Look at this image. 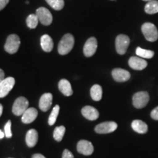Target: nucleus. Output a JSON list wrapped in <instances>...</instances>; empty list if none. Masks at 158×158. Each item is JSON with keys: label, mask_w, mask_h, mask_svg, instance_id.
<instances>
[{"label": "nucleus", "mask_w": 158, "mask_h": 158, "mask_svg": "<svg viewBox=\"0 0 158 158\" xmlns=\"http://www.w3.org/2000/svg\"><path fill=\"white\" fill-rule=\"evenodd\" d=\"M117 124L114 122H105L98 124L94 130L98 134H107L115 131L117 129Z\"/></svg>", "instance_id": "obj_9"}, {"label": "nucleus", "mask_w": 158, "mask_h": 158, "mask_svg": "<svg viewBox=\"0 0 158 158\" xmlns=\"http://www.w3.org/2000/svg\"><path fill=\"white\" fill-rule=\"evenodd\" d=\"M141 31L147 40L155 42L158 39V31L157 27L152 23H145L142 25Z\"/></svg>", "instance_id": "obj_2"}, {"label": "nucleus", "mask_w": 158, "mask_h": 158, "mask_svg": "<svg viewBox=\"0 0 158 158\" xmlns=\"http://www.w3.org/2000/svg\"><path fill=\"white\" fill-rule=\"evenodd\" d=\"M38 141V133L36 130L31 129L26 135V143L29 147H34Z\"/></svg>", "instance_id": "obj_17"}, {"label": "nucleus", "mask_w": 158, "mask_h": 158, "mask_svg": "<svg viewBox=\"0 0 158 158\" xmlns=\"http://www.w3.org/2000/svg\"><path fill=\"white\" fill-rule=\"evenodd\" d=\"M81 114L86 119L90 121H94L99 117V111L92 106H84L81 109Z\"/></svg>", "instance_id": "obj_14"}, {"label": "nucleus", "mask_w": 158, "mask_h": 158, "mask_svg": "<svg viewBox=\"0 0 158 158\" xmlns=\"http://www.w3.org/2000/svg\"><path fill=\"white\" fill-rule=\"evenodd\" d=\"M74 37L71 34L64 35L58 45V52L61 55L69 54L74 46Z\"/></svg>", "instance_id": "obj_1"}, {"label": "nucleus", "mask_w": 158, "mask_h": 158, "mask_svg": "<svg viewBox=\"0 0 158 158\" xmlns=\"http://www.w3.org/2000/svg\"><path fill=\"white\" fill-rule=\"evenodd\" d=\"M98 48V40L95 37H90L85 43L84 46V54L85 56L90 57L95 54Z\"/></svg>", "instance_id": "obj_10"}, {"label": "nucleus", "mask_w": 158, "mask_h": 158, "mask_svg": "<svg viewBox=\"0 0 158 158\" xmlns=\"http://www.w3.org/2000/svg\"><path fill=\"white\" fill-rule=\"evenodd\" d=\"M130 67L133 70H142L147 67V62L139 56L130 57L128 62Z\"/></svg>", "instance_id": "obj_13"}, {"label": "nucleus", "mask_w": 158, "mask_h": 158, "mask_svg": "<svg viewBox=\"0 0 158 158\" xmlns=\"http://www.w3.org/2000/svg\"><path fill=\"white\" fill-rule=\"evenodd\" d=\"M2 112H3V106L2 105L0 104V116H1L2 114Z\"/></svg>", "instance_id": "obj_35"}, {"label": "nucleus", "mask_w": 158, "mask_h": 158, "mask_svg": "<svg viewBox=\"0 0 158 158\" xmlns=\"http://www.w3.org/2000/svg\"><path fill=\"white\" fill-rule=\"evenodd\" d=\"M113 78L117 82H125L130 78V73L127 70L121 68H115L112 70Z\"/></svg>", "instance_id": "obj_12"}, {"label": "nucleus", "mask_w": 158, "mask_h": 158, "mask_svg": "<svg viewBox=\"0 0 158 158\" xmlns=\"http://www.w3.org/2000/svg\"><path fill=\"white\" fill-rule=\"evenodd\" d=\"M28 100L24 97H19L15 100L12 110L15 116H22L26 110L28 109Z\"/></svg>", "instance_id": "obj_4"}, {"label": "nucleus", "mask_w": 158, "mask_h": 158, "mask_svg": "<svg viewBox=\"0 0 158 158\" xmlns=\"http://www.w3.org/2000/svg\"><path fill=\"white\" fill-rule=\"evenodd\" d=\"M15 83L14 78L8 77L0 82V98H5L13 88Z\"/></svg>", "instance_id": "obj_8"}, {"label": "nucleus", "mask_w": 158, "mask_h": 158, "mask_svg": "<svg viewBox=\"0 0 158 158\" xmlns=\"http://www.w3.org/2000/svg\"><path fill=\"white\" fill-rule=\"evenodd\" d=\"M4 79H5V72L0 68V82L2 81Z\"/></svg>", "instance_id": "obj_32"}, {"label": "nucleus", "mask_w": 158, "mask_h": 158, "mask_svg": "<svg viewBox=\"0 0 158 158\" xmlns=\"http://www.w3.org/2000/svg\"><path fill=\"white\" fill-rule=\"evenodd\" d=\"M20 44H21V40L17 35H10L7 37L5 44V50L9 54H13L19 50Z\"/></svg>", "instance_id": "obj_3"}, {"label": "nucleus", "mask_w": 158, "mask_h": 158, "mask_svg": "<svg viewBox=\"0 0 158 158\" xmlns=\"http://www.w3.org/2000/svg\"><path fill=\"white\" fill-rule=\"evenodd\" d=\"M145 12L148 14H155L158 13V1L152 0L145 6Z\"/></svg>", "instance_id": "obj_22"}, {"label": "nucleus", "mask_w": 158, "mask_h": 158, "mask_svg": "<svg viewBox=\"0 0 158 158\" xmlns=\"http://www.w3.org/2000/svg\"><path fill=\"white\" fill-rule=\"evenodd\" d=\"M132 128H133L134 131H135L136 133H140V134H145L147 133L148 131V126L147 124L143 122L141 120H134L131 124Z\"/></svg>", "instance_id": "obj_20"}, {"label": "nucleus", "mask_w": 158, "mask_h": 158, "mask_svg": "<svg viewBox=\"0 0 158 158\" xmlns=\"http://www.w3.org/2000/svg\"><path fill=\"white\" fill-rule=\"evenodd\" d=\"M41 48L45 52H51L54 47V42L51 37L48 35H44L40 38Z\"/></svg>", "instance_id": "obj_19"}, {"label": "nucleus", "mask_w": 158, "mask_h": 158, "mask_svg": "<svg viewBox=\"0 0 158 158\" xmlns=\"http://www.w3.org/2000/svg\"><path fill=\"white\" fill-rule=\"evenodd\" d=\"M135 53L138 56L144 59H151L152 58L154 55H155V52H154L153 51L147 50V49L141 48H140V47H138V48H136Z\"/></svg>", "instance_id": "obj_23"}, {"label": "nucleus", "mask_w": 158, "mask_h": 158, "mask_svg": "<svg viewBox=\"0 0 158 158\" xmlns=\"http://www.w3.org/2000/svg\"><path fill=\"white\" fill-rule=\"evenodd\" d=\"M5 133H3L2 131L1 130H0V139H2V138L5 137Z\"/></svg>", "instance_id": "obj_34"}, {"label": "nucleus", "mask_w": 158, "mask_h": 158, "mask_svg": "<svg viewBox=\"0 0 158 158\" xmlns=\"http://www.w3.org/2000/svg\"><path fill=\"white\" fill-rule=\"evenodd\" d=\"M151 116L153 119L158 120V106L152 110Z\"/></svg>", "instance_id": "obj_30"}, {"label": "nucleus", "mask_w": 158, "mask_h": 158, "mask_svg": "<svg viewBox=\"0 0 158 158\" xmlns=\"http://www.w3.org/2000/svg\"><path fill=\"white\" fill-rule=\"evenodd\" d=\"M4 129H5V137L7 138H11L12 135H13V134H12V132H11V121L10 120H9V121L6 123L5 128H4Z\"/></svg>", "instance_id": "obj_28"}, {"label": "nucleus", "mask_w": 158, "mask_h": 158, "mask_svg": "<svg viewBox=\"0 0 158 158\" xmlns=\"http://www.w3.org/2000/svg\"><path fill=\"white\" fill-rule=\"evenodd\" d=\"M10 0H0V10H3L9 3Z\"/></svg>", "instance_id": "obj_31"}, {"label": "nucleus", "mask_w": 158, "mask_h": 158, "mask_svg": "<svg viewBox=\"0 0 158 158\" xmlns=\"http://www.w3.org/2000/svg\"><path fill=\"white\" fill-rule=\"evenodd\" d=\"M37 114V109L35 108H29L21 116V121L24 124H30L36 119Z\"/></svg>", "instance_id": "obj_16"}, {"label": "nucleus", "mask_w": 158, "mask_h": 158, "mask_svg": "<svg viewBox=\"0 0 158 158\" xmlns=\"http://www.w3.org/2000/svg\"><path fill=\"white\" fill-rule=\"evenodd\" d=\"M143 1H146V2H150V1H152V0H143Z\"/></svg>", "instance_id": "obj_36"}, {"label": "nucleus", "mask_w": 158, "mask_h": 158, "mask_svg": "<svg viewBox=\"0 0 158 158\" xmlns=\"http://www.w3.org/2000/svg\"><path fill=\"white\" fill-rule=\"evenodd\" d=\"M58 86L59 91L65 96H71L73 93V91L72 89L70 83L68 80H66V79H62L59 82Z\"/></svg>", "instance_id": "obj_18"}, {"label": "nucleus", "mask_w": 158, "mask_h": 158, "mask_svg": "<svg viewBox=\"0 0 158 158\" xmlns=\"http://www.w3.org/2000/svg\"><path fill=\"white\" fill-rule=\"evenodd\" d=\"M129 37L125 35H118L116 38V50L118 54L123 55L130 45Z\"/></svg>", "instance_id": "obj_6"}, {"label": "nucleus", "mask_w": 158, "mask_h": 158, "mask_svg": "<svg viewBox=\"0 0 158 158\" xmlns=\"http://www.w3.org/2000/svg\"><path fill=\"white\" fill-rule=\"evenodd\" d=\"M32 158H46L41 154H35L32 155Z\"/></svg>", "instance_id": "obj_33"}, {"label": "nucleus", "mask_w": 158, "mask_h": 158, "mask_svg": "<svg viewBox=\"0 0 158 158\" xmlns=\"http://www.w3.org/2000/svg\"><path fill=\"white\" fill-rule=\"evenodd\" d=\"M90 94L92 100L94 101H100L102 99V87L98 84H95L92 86L90 89Z\"/></svg>", "instance_id": "obj_21"}, {"label": "nucleus", "mask_w": 158, "mask_h": 158, "mask_svg": "<svg viewBox=\"0 0 158 158\" xmlns=\"http://www.w3.org/2000/svg\"><path fill=\"white\" fill-rule=\"evenodd\" d=\"M45 1L55 10H61L64 7V0H45Z\"/></svg>", "instance_id": "obj_25"}, {"label": "nucleus", "mask_w": 158, "mask_h": 158, "mask_svg": "<svg viewBox=\"0 0 158 158\" xmlns=\"http://www.w3.org/2000/svg\"><path fill=\"white\" fill-rule=\"evenodd\" d=\"M149 101V95L147 92H138L133 97V104L136 108H143Z\"/></svg>", "instance_id": "obj_5"}, {"label": "nucleus", "mask_w": 158, "mask_h": 158, "mask_svg": "<svg viewBox=\"0 0 158 158\" xmlns=\"http://www.w3.org/2000/svg\"><path fill=\"white\" fill-rule=\"evenodd\" d=\"M36 15L38 18L40 22L45 26H48L52 23V14L48 9L45 7H39L36 10Z\"/></svg>", "instance_id": "obj_7"}, {"label": "nucleus", "mask_w": 158, "mask_h": 158, "mask_svg": "<svg viewBox=\"0 0 158 158\" xmlns=\"http://www.w3.org/2000/svg\"><path fill=\"white\" fill-rule=\"evenodd\" d=\"M62 158H74V156L68 149H64L62 154Z\"/></svg>", "instance_id": "obj_29"}, {"label": "nucleus", "mask_w": 158, "mask_h": 158, "mask_svg": "<svg viewBox=\"0 0 158 158\" xmlns=\"http://www.w3.org/2000/svg\"><path fill=\"white\" fill-rule=\"evenodd\" d=\"M39 19L36 14L29 15L27 19V24L29 29L36 28L37 24H38Z\"/></svg>", "instance_id": "obj_24"}, {"label": "nucleus", "mask_w": 158, "mask_h": 158, "mask_svg": "<svg viewBox=\"0 0 158 158\" xmlns=\"http://www.w3.org/2000/svg\"><path fill=\"white\" fill-rule=\"evenodd\" d=\"M53 96L51 93H45L41 96L39 102V107L42 111H47L52 105Z\"/></svg>", "instance_id": "obj_15"}, {"label": "nucleus", "mask_w": 158, "mask_h": 158, "mask_svg": "<svg viewBox=\"0 0 158 158\" xmlns=\"http://www.w3.org/2000/svg\"><path fill=\"white\" fill-rule=\"evenodd\" d=\"M65 133V127L64 126H59L56 127L54 131V138L56 141H61L62 140Z\"/></svg>", "instance_id": "obj_26"}, {"label": "nucleus", "mask_w": 158, "mask_h": 158, "mask_svg": "<svg viewBox=\"0 0 158 158\" xmlns=\"http://www.w3.org/2000/svg\"><path fill=\"white\" fill-rule=\"evenodd\" d=\"M77 151L84 155H91L94 152L93 144L86 140H81L77 144Z\"/></svg>", "instance_id": "obj_11"}, {"label": "nucleus", "mask_w": 158, "mask_h": 158, "mask_svg": "<svg viewBox=\"0 0 158 158\" xmlns=\"http://www.w3.org/2000/svg\"><path fill=\"white\" fill-rule=\"evenodd\" d=\"M59 106L56 105V106H55L54 108H53L52 111H51L50 116H49V118H48L49 125L51 126L54 125V123L56 121L57 116L59 115Z\"/></svg>", "instance_id": "obj_27"}]
</instances>
